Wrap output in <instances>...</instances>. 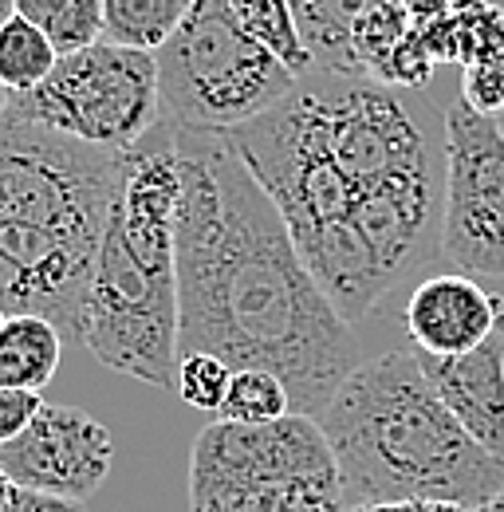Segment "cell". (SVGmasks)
Returning a JSON list of instances; mask_svg holds the SVG:
<instances>
[{
    "mask_svg": "<svg viewBox=\"0 0 504 512\" xmlns=\"http://www.w3.org/2000/svg\"><path fill=\"white\" fill-rule=\"evenodd\" d=\"M229 8L237 16V24L256 44H264L284 67H292L296 75H308L315 67L312 52L296 28L292 0H229Z\"/></svg>",
    "mask_w": 504,
    "mask_h": 512,
    "instance_id": "obj_15",
    "label": "cell"
},
{
    "mask_svg": "<svg viewBox=\"0 0 504 512\" xmlns=\"http://www.w3.org/2000/svg\"><path fill=\"white\" fill-rule=\"evenodd\" d=\"M4 320H8V316H4V312H0V327H4Z\"/></svg>",
    "mask_w": 504,
    "mask_h": 512,
    "instance_id": "obj_29",
    "label": "cell"
},
{
    "mask_svg": "<svg viewBox=\"0 0 504 512\" xmlns=\"http://www.w3.org/2000/svg\"><path fill=\"white\" fill-rule=\"evenodd\" d=\"M402 320L422 355L457 359L504 331V296L469 272H441L410 292Z\"/></svg>",
    "mask_w": 504,
    "mask_h": 512,
    "instance_id": "obj_10",
    "label": "cell"
},
{
    "mask_svg": "<svg viewBox=\"0 0 504 512\" xmlns=\"http://www.w3.org/2000/svg\"><path fill=\"white\" fill-rule=\"evenodd\" d=\"M16 12L32 20L60 56L103 40V0H16Z\"/></svg>",
    "mask_w": 504,
    "mask_h": 512,
    "instance_id": "obj_17",
    "label": "cell"
},
{
    "mask_svg": "<svg viewBox=\"0 0 504 512\" xmlns=\"http://www.w3.org/2000/svg\"><path fill=\"white\" fill-rule=\"evenodd\" d=\"M12 16H16V0H0V28H4Z\"/></svg>",
    "mask_w": 504,
    "mask_h": 512,
    "instance_id": "obj_26",
    "label": "cell"
},
{
    "mask_svg": "<svg viewBox=\"0 0 504 512\" xmlns=\"http://www.w3.org/2000/svg\"><path fill=\"white\" fill-rule=\"evenodd\" d=\"M438 249L457 272L504 280V130L461 95L445 107Z\"/></svg>",
    "mask_w": 504,
    "mask_h": 512,
    "instance_id": "obj_8",
    "label": "cell"
},
{
    "mask_svg": "<svg viewBox=\"0 0 504 512\" xmlns=\"http://www.w3.org/2000/svg\"><path fill=\"white\" fill-rule=\"evenodd\" d=\"M477 512H504V489L489 501V505H485V509H477Z\"/></svg>",
    "mask_w": 504,
    "mask_h": 512,
    "instance_id": "obj_27",
    "label": "cell"
},
{
    "mask_svg": "<svg viewBox=\"0 0 504 512\" xmlns=\"http://www.w3.org/2000/svg\"><path fill=\"white\" fill-rule=\"evenodd\" d=\"M449 64L465 67L504 52V4L497 0H457L445 20Z\"/></svg>",
    "mask_w": 504,
    "mask_h": 512,
    "instance_id": "obj_19",
    "label": "cell"
},
{
    "mask_svg": "<svg viewBox=\"0 0 504 512\" xmlns=\"http://www.w3.org/2000/svg\"><path fill=\"white\" fill-rule=\"evenodd\" d=\"M347 512H473L461 505H371V509H347Z\"/></svg>",
    "mask_w": 504,
    "mask_h": 512,
    "instance_id": "obj_24",
    "label": "cell"
},
{
    "mask_svg": "<svg viewBox=\"0 0 504 512\" xmlns=\"http://www.w3.org/2000/svg\"><path fill=\"white\" fill-rule=\"evenodd\" d=\"M233 383V367L221 359V355H209V351H189L178 355V375H174V390L182 394V402L193 410H205V414H217L225 394Z\"/></svg>",
    "mask_w": 504,
    "mask_h": 512,
    "instance_id": "obj_20",
    "label": "cell"
},
{
    "mask_svg": "<svg viewBox=\"0 0 504 512\" xmlns=\"http://www.w3.org/2000/svg\"><path fill=\"white\" fill-rule=\"evenodd\" d=\"M115 461L111 430L79 406L44 402L36 418L0 446V469L12 485L87 501L103 489Z\"/></svg>",
    "mask_w": 504,
    "mask_h": 512,
    "instance_id": "obj_9",
    "label": "cell"
},
{
    "mask_svg": "<svg viewBox=\"0 0 504 512\" xmlns=\"http://www.w3.org/2000/svg\"><path fill=\"white\" fill-rule=\"evenodd\" d=\"M56 64H60L56 44L20 12L0 28V83L8 87V95L36 91Z\"/></svg>",
    "mask_w": 504,
    "mask_h": 512,
    "instance_id": "obj_16",
    "label": "cell"
},
{
    "mask_svg": "<svg viewBox=\"0 0 504 512\" xmlns=\"http://www.w3.org/2000/svg\"><path fill=\"white\" fill-rule=\"evenodd\" d=\"M189 8L193 0H103V40L158 52L178 32Z\"/></svg>",
    "mask_w": 504,
    "mask_h": 512,
    "instance_id": "obj_14",
    "label": "cell"
},
{
    "mask_svg": "<svg viewBox=\"0 0 504 512\" xmlns=\"http://www.w3.org/2000/svg\"><path fill=\"white\" fill-rule=\"evenodd\" d=\"M497 123H501V130H504V115H501V119H497Z\"/></svg>",
    "mask_w": 504,
    "mask_h": 512,
    "instance_id": "obj_30",
    "label": "cell"
},
{
    "mask_svg": "<svg viewBox=\"0 0 504 512\" xmlns=\"http://www.w3.org/2000/svg\"><path fill=\"white\" fill-rule=\"evenodd\" d=\"M375 4L378 0H292L296 28H300V36L312 52L315 67H327V71H339V75H359L355 48H351V28Z\"/></svg>",
    "mask_w": 504,
    "mask_h": 512,
    "instance_id": "obj_13",
    "label": "cell"
},
{
    "mask_svg": "<svg viewBox=\"0 0 504 512\" xmlns=\"http://www.w3.org/2000/svg\"><path fill=\"white\" fill-rule=\"evenodd\" d=\"M8 107L75 142L123 154L162 123L158 60L142 48L95 40L60 56L36 91L12 95Z\"/></svg>",
    "mask_w": 504,
    "mask_h": 512,
    "instance_id": "obj_7",
    "label": "cell"
},
{
    "mask_svg": "<svg viewBox=\"0 0 504 512\" xmlns=\"http://www.w3.org/2000/svg\"><path fill=\"white\" fill-rule=\"evenodd\" d=\"M8 512H87L83 501H71V497H52V493H36V489H12V501Z\"/></svg>",
    "mask_w": 504,
    "mask_h": 512,
    "instance_id": "obj_23",
    "label": "cell"
},
{
    "mask_svg": "<svg viewBox=\"0 0 504 512\" xmlns=\"http://www.w3.org/2000/svg\"><path fill=\"white\" fill-rule=\"evenodd\" d=\"M166 123V119H162ZM178 166V355L264 367L315 418L363 363L355 327L315 284L280 209L221 130L166 123Z\"/></svg>",
    "mask_w": 504,
    "mask_h": 512,
    "instance_id": "obj_1",
    "label": "cell"
},
{
    "mask_svg": "<svg viewBox=\"0 0 504 512\" xmlns=\"http://www.w3.org/2000/svg\"><path fill=\"white\" fill-rule=\"evenodd\" d=\"M12 489H16V485H12V481H8V473L0 469V512H8V501H12Z\"/></svg>",
    "mask_w": 504,
    "mask_h": 512,
    "instance_id": "obj_25",
    "label": "cell"
},
{
    "mask_svg": "<svg viewBox=\"0 0 504 512\" xmlns=\"http://www.w3.org/2000/svg\"><path fill=\"white\" fill-rule=\"evenodd\" d=\"M44 406V398L36 390H12V386H0V446L12 442L32 418L36 410Z\"/></svg>",
    "mask_w": 504,
    "mask_h": 512,
    "instance_id": "obj_22",
    "label": "cell"
},
{
    "mask_svg": "<svg viewBox=\"0 0 504 512\" xmlns=\"http://www.w3.org/2000/svg\"><path fill=\"white\" fill-rule=\"evenodd\" d=\"M422 371L465 434L504 465V331L469 355H422Z\"/></svg>",
    "mask_w": 504,
    "mask_h": 512,
    "instance_id": "obj_11",
    "label": "cell"
},
{
    "mask_svg": "<svg viewBox=\"0 0 504 512\" xmlns=\"http://www.w3.org/2000/svg\"><path fill=\"white\" fill-rule=\"evenodd\" d=\"M178 201L182 166L158 123L123 154L79 339L103 367L162 390L178 375Z\"/></svg>",
    "mask_w": 504,
    "mask_h": 512,
    "instance_id": "obj_4",
    "label": "cell"
},
{
    "mask_svg": "<svg viewBox=\"0 0 504 512\" xmlns=\"http://www.w3.org/2000/svg\"><path fill=\"white\" fill-rule=\"evenodd\" d=\"M288 414H296L288 386L264 367H237L229 394L217 410L221 422H241V426H268V422H280Z\"/></svg>",
    "mask_w": 504,
    "mask_h": 512,
    "instance_id": "obj_18",
    "label": "cell"
},
{
    "mask_svg": "<svg viewBox=\"0 0 504 512\" xmlns=\"http://www.w3.org/2000/svg\"><path fill=\"white\" fill-rule=\"evenodd\" d=\"M63 331L44 316H8L0 327V386L44 390L60 371Z\"/></svg>",
    "mask_w": 504,
    "mask_h": 512,
    "instance_id": "obj_12",
    "label": "cell"
},
{
    "mask_svg": "<svg viewBox=\"0 0 504 512\" xmlns=\"http://www.w3.org/2000/svg\"><path fill=\"white\" fill-rule=\"evenodd\" d=\"M126 154V150H123ZM123 154L75 142L12 107L0 115V312L83 339V308Z\"/></svg>",
    "mask_w": 504,
    "mask_h": 512,
    "instance_id": "obj_2",
    "label": "cell"
},
{
    "mask_svg": "<svg viewBox=\"0 0 504 512\" xmlns=\"http://www.w3.org/2000/svg\"><path fill=\"white\" fill-rule=\"evenodd\" d=\"M154 60L162 119L221 134L272 111L300 79L237 24L229 0H193Z\"/></svg>",
    "mask_w": 504,
    "mask_h": 512,
    "instance_id": "obj_6",
    "label": "cell"
},
{
    "mask_svg": "<svg viewBox=\"0 0 504 512\" xmlns=\"http://www.w3.org/2000/svg\"><path fill=\"white\" fill-rule=\"evenodd\" d=\"M8 99H12V95H8V87H4V83H0V115H4V111H8Z\"/></svg>",
    "mask_w": 504,
    "mask_h": 512,
    "instance_id": "obj_28",
    "label": "cell"
},
{
    "mask_svg": "<svg viewBox=\"0 0 504 512\" xmlns=\"http://www.w3.org/2000/svg\"><path fill=\"white\" fill-rule=\"evenodd\" d=\"M315 422L335 453L347 509L461 505L477 512L504 489V465L449 414L414 351L363 359Z\"/></svg>",
    "mask_w": 504,
    "mask_h": 512,
    "instance_id": "obj_3",
    "label": "cell"
},
{
    "mask_svg": "<svg viewBox=\"0 0 504 512\" xmlns=\"http://www.w3.org/2000/svg\"><path fill=\"white\" fill-rule=\"evenodd\" d=\"M461 99L489 115V119H501L504 115V52H493L485 60H473V64L461 67Z\"/></svg>",
    "mask_w": 504,
    "mask_h": 512,
    "instance_id": "obj_21",
    "label": "cell"
},
{
    "mask_svg": "<svg viewBox=\"0 0 504 512\" xmlns=\"http://www.w3.org/2000/svg\"><path fill=\"white\" fill-rule=\"evenodd\" d=\"M189 512H347L319 422H209L189 449Z\"/></svg>",
    "mask_w": 504,
    "mask_h": 512,
    "instance_id": "obj_5",
    "label": "cell"
}]
</instances>
